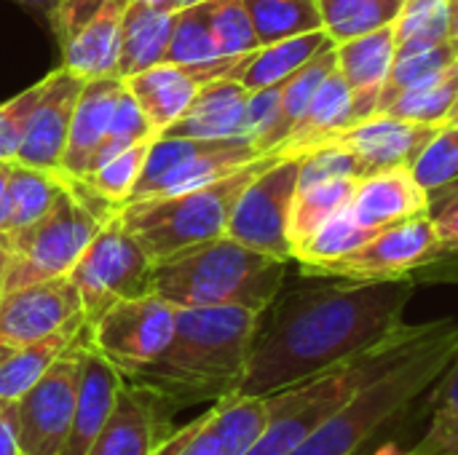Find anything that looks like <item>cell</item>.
<instances>
[{
  "instance_id": "6da1fadb",
  "label": "cell",
  "mask_w": 458,
  "mask_h": 455,
  "mask_svg": "<svg viewBox=\"0 0 458 455\" xmlns=\"http://www.w3.org/2000/svg\"><path fill=\"white\" fill-rule=\"evenodd\" d=\"M419 282L306 276L279 290L260 327L236 394L268 397L397 335Z\"/></svg>"
},
{
  "instance_id": "7a4b0ae2",
  "label": "cell",
  "mask_w": 458,
  "mask_h": 455,
  "mask_svg": "<svg viewBox=\"0 0 458 455\" xmlns=\"http://www.w3.org/2000/svg\"><path fill=\"white\" fill-rule=\"evenodd\" d=\"M258 311L177 308V324L164 354L142 370L123 375L172 402H217L236 394L260 327Z\"/></svg>"
},
{
  "instance_id": "3957f363",
  "label": "cell",
  "mask_w": 458,
  "mask_h": 455,
  "mask_svg": "<svg viewBox=\"0 0 458 455\" xmlns=\"http://www.w3.org/2000/svg\"><path fill=\"white\" fill-rule=\"evenodd\" d=\"M458 351V322H435L429 335L394 367L360 389L319 432L290 455H360L435 386Z\"/></svg>"
},
{
  "instance_id": "277c9868",
  "label": "cell",
  "mask_w": 458,
  "mask_h": 455,
  "mask_svg": "<svg viewBox=\"0 0 458 455\" xmlns=\"http://www.w3.org/2000/svg\"><path fill=\"white\" fill-rule=\"evenodd\" d=\"M287 260L255 252L228 236L153 263L150 292L174 308L236 306L263 314L287 282Z\"/></svg>"
},
{
  "instance_id": "5b68a950",
  "label": "cell",
  "mask_w": 458,
  "mask_h": 455,
  "mask_svg": "<svg viewBox=\"0 0 458 455\" xmlns=\"http://www.w3.org/2000/svg\"><path fill=\"white\" fill-rule=\"evenodd\" d=\"M427 324H405L397 335L378 343L376 349L352 357L325 373H317L301 383L266 397L268 424L260 440L247 455H290L298 451L314 432H319L360 389L394 367L408 357L432 330Z\"/></svg>"
},
{
  "instance_id": "8992f818",
  "label": "cell",
  "mask_w": 458,
  "mask_h": 455,
  "mask_svg": "<svg viewBox=\"0 0 458 455\" xmlns=\"http://www.w3.org/2000/svg\"><path fill=\"white\" fill-rule=\"evenodd\" d=\"M279 156L268 153L252 164L193 190L150 196L121 206V220L150 263H161L199 244L225 236L228 217L242 190Z\"/></svg>"
},
{
  "instance_id": "52a82bcc",
  "label": "cell",
  "mask_w": 458,
  "mask_h": 455,
  "mask_svg": "<svg viewBox=\"0 0 458 455\" xmlns=\"http://www.w3.org/2000/svg\"><path fill=\"white\" fill-rule=\"evenodd\" d=\"M115 212L121 206L102 198L91 185L62 174L56 201L38 223L13 236H0L8 252L0 292L70 276L99 225Z\"/></svg>"
},
{
  "instance_id": "ba28073f",
  "label": "cell",
  "mask_w": 458,
  "mask_h": 455,
  "mask_svg": "<svg viewBox=\"0 0 458 455\" xmlns=\"http://www.w3.org/2000/svg\"><path fill=\"white\" fill-rule=\"evenodd\" d=\"M268 156V153H266ZM260 158L258 147L247 137L231 139H193L161 134L153 139L131 201L150 196H169L193 188H204L247 164Z\"/></svg>"
},
{
  "instance_id": "9c48e42d",
  "label": "cell",
  "mask_w": 458,
  "mask_h": 455,
  "mask_svg": "<svg viewBox=\"0 0 458 455\" xmlns=\"http://www.w3.org/2000/svg\"><path fill=\"white\" fill-rule=\"evenodd\" d=\"M150 268L153 263L126 231L121 212L107 217L70 271L86 322H94L118 300L150 292Z\"/></svg>"
},
{
  "instance_id": "30bf717a",
  "label": "cell",
  "mask_w": 458,
  "mask_h": 455,
  "mask_svg": "<svg viewBox=\"0 0 458 455\" xmlns=\"http://www.w3.org/2000/svg\"><path fill=\"white\" fill-rule=\"evenodd\" d=\"M177 308L156 292L126 298L89 322V346L123 375L156 362L169 346Z\"/></svg>"
},
{
  "instance_id": "8fae6325",
  "label": "cell",
  "mask_w": 458,
  "mask_h": 455,
  "mask_svg": "<svg viewBox=\"0 0 458 455\" xmlns=\"http://www.w3.org/2000/svg\"><path fill=\"white\" fill-rule=\"evenodd\" d=\"M301 156L276 158L242 190L225 225V236L255 252L293 260L290 212L298 193Z\"/></svg>"
},
{
  "instance_id": "7c38bea8",
  "label": "cell",
  "mask_w": 458,
  "mask_h": 455,
  "mask_svg": "<svg viewBox=\"0 0 458 455\" xmlns=\"http://www.w3.org/2000/svg\"><path fill=\"white\" fill-rule=\"evenodd\" d=\"M129 0H59L46 16L56 38L62 67L83 80L115 75L121 27Z\"/></svg>"
},
{
  "instance_id": "4fadbf2b",
  "label": "cell",
  "mask_w": 458,
  "mask_h": 455,
  "mask_svg": "<svg viewBox=\"0 0 458 455\" xmlns=\"http://www.w3.org/2000/svg\"><path fill=\"white\" fill-rule=\"evenodd\" d=\"M86 330L78 341L48 367V373L13 405L19 448L27 455H59L75 408V392L81 378V362L86 351Z\"/></svg>"
},
{
  "instance_id": "5bb4252c",
  "label": "cell",
  "mask_w": 458,
  "mask_h": 455,
  "mask_svg": "<svg viewBox=\"0 0 458 455\" xmlns=\"http://www.w3.org/2000/svg\"><path fill=\"white\" fill-rule=\"evenodd\" d=\"M440 247L432 228V217H413L397 225L378 231L370 241L349 252L346 257L330 263L317 276H341V279H405L424 268L440 265Z\"/></svg>"
},
{
  "instance_id": "9a60e30c",
  "label": "cell",
  "mask_w": 458,
  "mask_h": 455,
  "mask_svg": "<svg viewBox=\"0 0 458 455\" xmlns=\"http://www.w3.org/2000/svg\"><path fill=\"white\" fill-rule=\"evenodd\" d=\"M268 424L266 397L231 394L191 424L172 429L153 455H247Z\"/></svg>"
},
{
  "instance_id": "2e32d148",
  "label": "cell",
  "mask_w": 458,
  "mask_h": 455,
  "mask_svg": "<svg viewBox=\"0 0 458 455\" xmlns=\"http://www.w3.org/2000/svg\"><path fill=\"white\" fill-rule=\"evenodd\" d=\"M86 316L70 276L0 292V354L43 341Z\"/></svg>"
},
{
  "instance_id": "e0dca14e",
  "label": "cell",
  "mask_w": 458,
  "mask_h": 455,
  "mask_svg": "<svg viewBox=\"0 0 458 455\" xmlns=\"http://www.w3.org/2000/svg\"><path fill=\"white\" fill-rule=\"evenodd\" d=\"M83 83L86 80L70 72L67 67H56L43 78V91L24 123L21 145L13 161L59 174L72 110Z\"/></svg>"
},
{
  "instance_id": "ac0fdd59",
  "label": "cell",
  "mask_w": 458,
  "mask_h": 455,
  "mask_svg": "<svg viewBox=\"0 0 458 455\" xmlns=\"http://www.w3.org/2000/svg\"><path fill=\"white\" fill-rule=\"evenodd\" d=\"M166 408L169 402L161 394L123 378L118 402L86 455H153L172 432Z\"/></svg>"
},
{
  "instance_id": "d6986e66",
  "label": "cell",
  "mask_w": 458,
  "mask_h": 455,
  "mask_svg": "<svg viewBox=\"0 0 458 455\" xmlns=\"http://www.w3.org/2000/svg\"><path fill=\"white\" fill-rule=\"evenodd\" d=\"M440 131L435 123H416L405 118H394L386 113H376L370 118H362L344 131L333 134L322 145L344 147L354 153L373 174L392 166H413L424 145ZM319 145V147H322ZM317 150V147H314Z\"/></svg>"
},
{
  "instance_id": "ffe728a7",
  "label": "cell",
  "mask_w": 458,
  "mask_h": 455,
  "mask_svg": "<svg viewBox=\"0 0 458 455\" xmlns=\"http://www.w3.org/2000/svg\"><path fill=\"white\" fill-rule=\"evenodd\" d=\"M346 209L360 225L370 231H384L389 225L432 212L429 193L419 185L411 166H392L362 177Z\"/></svg>"
},
{
  "instance_id": "44dd1931",
  "label": "cell",
  "mask_w": 458,
  "mask_h": 455,
  "mask_svg": "<svg viewBox=\"0 0 458 455\" xmlns=\"http://www.w3.org/2000/svg\"><path fill=\"white\" fill-rule=\"evenodd\" d=\"M89 338V333H86ZM123 386V373L107 362L102 354H97L89 341L81 362V378H78V392H75V408H72V421L67 440L62 445L59 455H86L94 445L97 434L107 424L118 394Z\"/></svg>"
},
{
  "instance_id": "7402d4cb",
  "label": "cell",
  "mask_w": 458,
  "mask_h": 455,
  "mask_svg": "<svg viewBox=\"0 0 458 455\" xmlns=\"http://www.w3.org/2000/svg\"><path fill=\"white\" fill-rule=\"evenodd\" d=\"M394 46H397L394 24H386L381 29H373L368 35H360L335 46L338 72L344 75L352 91L354 123L376 115L381 88L394 62Z\"/></svg>"
},
{
  "instance_id": "603a6c76",
  "label": "cell",
  "mask_w": 458,
  "mask_h": 455,
  "mask_svg": "<svg viewBox=\"0 0 458 455\" xmlns=\"http://www.w3.org/2000/svg\"><path fill=\"white\" fill-rule=\"evenodd\" d=\"M123 91V78L118 75H105V78H91L83 83L75 110H72V121H70V134H67V147L62 156V169L59 174L64 177H86L91 158L97 153V147L102 145L118 97Z\"/></svg>"
},
{
  "instance_id": "cb8c5ba5",
  "label": "cell",
  "mask_w": 458,
  "mask_h": 455,
  "mask_svg": "<svg viewBox=\"0 0 458 455\" xmlns=\"http://www.w3.org/2000/svg\"><path fill=\"white\" fill-rule=\"evenodd\" d=\"M247 99L250 88H244L233 78H220L204 83L182 113L164 134L169 137H193V139H231L247 137ZM250 139V137H247Z\"/></svg>"
},
{
  "instance_id": "d4e9b609",
  "label": "cell",
  "mask_w": 458,
  "mask_h": 455,
  "mask_svg": "<svg viewBox=\"0 0 458 455\" xmlns=\"http://www.w3.org/2000/svg\"><path fill=\"white\" fill-rule=\"evenodd\" d=\"M126 88L137 99L140 110L145 113L150 129L161 137L174 121L182 118V113L196 99L201 83L193 78V72L182 64L161 62L156 67H148L142 72L129 75Z\"/></svg>"
},
{
  "instance_id": "484cf974",
  "label": "cell",
  "mask_w": 458,
  "mask_h": 455,
  "mask_svg": "<svg viewBox=\"0 0 458 455\" xmlns=\"http://www.w3.org/2000/svg\"><path fill=\"white\" fill-rule=\"evenodd\" d=\"M352 123H354L352 91H349V86H346L344 75L338 72V64H335V70L322 80V86L317 88L306 113L301 115V121L295 123L290 137L274 150V156H279V158L306 156Z\"/></svg>"
},
{
  "instance_id": "4316f807",
  "label": "cell",
  "mask_w": 458,
  "mask_h": 455,
  "mask_svg": "<svg viewBox=\"0 0 458 455\" xmlns=\"http://www.w3.org/2000/svg\"><path fill=\"white\" fill-rule=\"evenodd\" d=\"M177 8L166 5H148V3H129L121 27V51H118V78H129L148 67L164 62L172 29H174Z\"/></svg>"
},
{
  "instance_id": "83f0119b",
  "label": "cell",
  "mask_w": 458,
  "mask_h": 455,
  "mask_svg": "<svg viewBox=\"0 0 458 455\" xmlns=\"http://www.w3.org/2000/svg\"><path fill=\"white\" fill-rule=\"evenodd\" d=\"M86 324H89L86 316H81L43 341L3 351L0 354V405L21 400L48 373V367L78 341Z\"/></svg>"
},
{
  "instance_id": "f1b7e54d",
  "label": "cell",
  "mask_w": 458,
  "mask_h": 455,
  "mask_svg": "<svg viewBox=\"0 0 458 455\" xmlns=\"http://www.w3.org/2000/svg\"><path fill=\"white\" fill-rule=\"evenodd\" d=\"M330 43L333 40L325 35V29H314V32L295 35V38H287V40H279L271 46H260L242 59V64L236 67V72L231 78L239 80L250 91L279 86Z\"/></svg>"
},
{
  "instance_id": "f546056e",
  "label": "cell",
  "mask_w": 458,
  "mask_h": 455,
  "mask_svg": "<svg viewBox=\"0 0 458 455\" xmlns=\"http://www.w3.org/2000/svg\"><path fill=\"white\" fill-rule=\"evenodd\" d=\"M338 64V54H335V46H325L314 59H309L298 72H293L284 83H282V94H279V113H276V121L271 126V131L260 139L258 150L266 156V153H274L287 137L290 131L295 129V123L301 121V115L306 113L309 102L314 99L317 88L322 86V80L335 70Z\"/></svg>"
},
{
  "instance_id": "4dcf8cb0",
  "label": "cell",
  "mask_w": 458,
  "mask_h": 455,
  "mask_svg": "<svg viewBox=\"0 0 458 455\" xmlns=\"http://www.w3.org/2000/svg\"><path fill=\"white\" fill-rule=\"evenodd\" d=\"M62 188V174L27 166L21 161H11L8 180V217L0 236H13L30 225H35L56 201Z\"/></svg>"
},
{
  "instance_id": "1f68e13d",
  "label": "cell",
  "mask_w": 458,
  "mask_h": 455,
  "mask_svg": "<svg viewBox=\"0 0 458 455\" xmlns=\"http://www.w3.org/2000/svg\"><path fill=\"white\" fill-rule=\"evenodd\" d=\"M378 231H370L365 225H360L352 212L344 206L338 209L330 220H325L295 252L293 260L301 265L303 276H317L322 268H327L330 263L346 257L349 252H354L357 247H362L365 241H370Z\"/></svg>"
},
{
  "instance_id": "d6a6232c",
  "label": "cell",
  "mask_w": 458,
  "mask_h": 455,
  "mask_svg": "<svg viewBox=\"0 0 458 455\" xmlns=\"http://www.w3.org/2000/svg\"><path fill=\"white\" fill-rule=\"evenodd\" d=\"M429 426L405 455H458V351L429 397Z\"/></svg>"
},
{
  "instance_id": "836d02e7",
  "label": "cell",
  "mask_w": 458,
  "mask_h": 455,
  "mask_svg": "<svg viewBox=\"0 0 458 455\" xmlns=\"http://www.w3.org/2000/svg\"><path fill=\"white\" fill-rule=\"evenodd\" d=\"M405 0H317L322 29L333 46L394 24Z\"/></svg>"
},
{
  "instance_id": "e575fe53",
  "label": "cell",
  "mask_w": 458,
  "mask_h": 455,
  "mask_svg": "<svg viewBox=\"0 0 458 455\" xmlns=\"http://www.w3.org/2000/svg\"><path fill=\"white\" fill-rule=\"evenodd\" d=\"M458 99V59L443 67L440 72L424 78L421 83L405 88L384 113L416 123H435L443 126L451 107Z\"/></svg>"
},
{
  "instance_id": "d590c367",
  "label": "cell",
  "mask_w": 458,
  "mask_h": 455,
  "mask_svg": "<svg viewBox=\"0 0 458 455\" xmlns=\"http://www.w3.org/2000/svg\"><path fill=\"white\" fill-rule=\"evenodd\" d=\"M360 180H322L311 185H298L293 212H290V247L293 252L338 209L349 204Z\"/></svg>"
},
{
  "instance_id": "8d00e7d4",
  "label": "cell",
  "mask_w": 458,
  "mask_h": 455,
  "mask_svg": "<svg viewBox=\"0 0 458 455\" xmlns=\"http://www.w3.org/2000/svg\"><path fill=\"white\" fill-rule=\"evenodd\" d=\"M260 46L322 29L317 0H244Z\"/></svg>"
},
{
  "instance_id": "74e56055",
  "label": "cell",
  "mask_w": 458,
  "mask_h": 455,
  "mask_svg": "<svg viewBox=\"0 0 458 455\" xmlns=\"http://www.w3.org/2000/svg\"><path fill=\"white\" fill-rule=\"evenodd\" d=\"M217 59H223V56L217 54L207 3L199 0V3L177 8L174 29H172V40H169L164 62L182 64V67H199V64L217 62Z\"/></svg>"
},
{
  "instance_id": "f35d334b",
  "label": "cell",
  "mask_w": 458,
  "mask_h": 455,
  "mask_svg": "<svg viewBox=\"0 0 458 455\" xmlns=\"http://www.w3.org/2000/svg\"><path fill=\"white\" fill-rule=\"evenodd\" d=\"M394 56L448 43V0H405L394 19Z\"/></svg>"
},
{
  "instance_id": "ab89813d",
  "label": "cell",
  "mask_w": 458,
  "mask_h": 455,
  "mask_svg": "<svg viewBox=\"0 0 458 455\" xmlns=\"http://www.w3.org/2000/svg\"><path fill=\"white\" fill-rule=\"evenodd\" d=\"M153 139H142L131 147H126L123 153L113 156L110 161H105L99 169H94L91 174L81 177L86 185H91L102 198H107L115 206H123L131 201V193L137 188V180L142 174L148 150H150Z\"/></svg>"
},
{
  "instance_id": "60d3db41",
  "label": "cell",
  "mask_w": 458,
  "mask_h": 455,
  "mask_svg": "<svg viewBox=\"0 0 458 455\" xmlns=\"http://www.w3.org/2000/svg\"><path fill=\"white\" fill-rule=\"evenodd\" d=\"M456 51L451 48V43H440L435 48H424V51H416V54H405V56H394L392 62V70L386 75V83L381 88V97H378V105H376V113H384L405 88L421 83L424 78L440 72L443 67L454 64L456 62Z\"/></svg>"
},
{
  "instance_id": "b9f144b4",
  "label": "cell",
  "mask_w": 458,
  "mask_h": 455,
  "mask_svg": "<svg viewBox=\"0 0 458 455\" xmlns=\"http://www.w3.org/2000/svg\"><path fill=\"white\" fill-rule=\"evenodd\" d=\"M158 134L150 129L145 113L140 110L137 99L131 97V91L126 88L123 83V91L118 97V105H115V113H113V121H110V129L102 139V145L97 147L94 158H91V166L86 174H91L94 169H99L105 161H110L113 156L123 153L126 147L142 142V139H156Z\"/></svg>"
},
{
  "instance_id": "7bdbcfd3",
  "label": "cell",
  "mask_w": 458,
  "mask_h": 455,
  "mask_svg": "<svg viewBox=\"0 0 458 455\" xmlns=\"http://www.w3.org/2000/svg\"><path fill=\"white\" fill-rule=\"evenodd\" d=\"M220 56H244L260 48L244 0H204Z\"/></svg>"
},
{
  "instance_id": "ee69618b",
  "label": "cell",
  "mask_w": 458,
  "mask_h": 455,
  "mask_svg": "<svg viewBox=\"0 0 458 455\" xmlns=\"http://www.w3.org/2000/svg\"><path fill=\"white\" fill-rule=\"evenodd\" d=\"M419 185L429 193L458 174V126H440L411 166Z\"/></svg>"
},
{
  "instance_id": "f6af8a7d",
  "label": "cell",
  "mask_w": 458,
  "mask_h": 455,
  "mask_svg": "<svg viewBox=\"0 0 458 455\" xmlns=\"http://www.w3.org/2000/svg\"><path fill=\"white\" fill-rule=\"evenodd\" d=\"M40 91H43V80L32 83L30 88H24L21 94H16L0 105V161L16 158V150H19L21 134H24V123L32 113Z\"/></svg>"
},
{
  "instance_id": "bcb514c9",
  "label": "cell",
  "mask_w": 458,
  "mask_h": 455,
  "mask_svg": "<svg viewBox=\"0 0 458 455\" xmlns=\"http://www.w3.org/2000/svg\"><path fill=\"white\" fill-rule=\"evenodd\" d=\"M279 94H282V83L279 86H268V88L250 91V99H247V137L255 142V147L260 145V139L271 131V126L276 121Z\"/></svg>"
},
{
  "instance_id": "7dc6e473",
  "label": "cell",
  "mask_w": 458,
  "mask_h": 455,
  "mask_svg": "<svg viewBox=\"0 0 458 455\" xmlns=\"http://www.w3.org/2000/svg\"><path fill=\"white\" fill-rule=\"evenodd\" d=\"M432 217V228L437 236V247H440V263L458 257V198L440 204L429 212Z\"/></svg>"
},
{
  "instance_id": "c3c4849f",
  "label": "cell",
  "mask_w": 458,
  "mask_h": 455,
  "mask_svg": "<svg viewBox=\"0 0 458 455\" xmlns=\"http://www.w3.org/2000/svg\"><path fill=\"white\" fill-rule=\"evenodd\" d=\"M19 434H16V418H13V405L3 402L0 405V455H19Z\"/></svg>"
},
{
  "instance_id": "681fc988",
  "label": "cell",
  "mask_w": 458,
  "mask_h": 455,
  "mask_svg": "<svg viewBox=\"0 0 458 455\" xmlns=\"http://www.w3.org/2000/svg\"><path fill=\"white\" fill-rule=\"evenodd\" d=\"M8 180H11V161H0V233L8 217Z\"/></svg>"
},
{
  "instance_id": "f907efd6",
  "label": "cell",
  "mask_w": 458,
  "mask_h": 455,
  "mask_svg": "<svg viewBox=\"0 0 458 455\" xmlns=\"http://www.w3.org/2000/svg\"><path fill=\"white\" fill-rule=\"evenodd\" d=\"M454 198H458V174L451 182H445V185L429 190V206H432V209L440 206V204H448V201H454Z\"/></svg>"
},
{
  "instance_id": "816d5d0a",
  "label": "cell",
  "mask_w": 458,
  "mask_h": 455,
  "mask_svg": "<svg viewBox=\"0 0 458 455\" xmlns=\"http://www.w3.org/2000/svg\"><path fill=\"white\" fill-rule=\"evenodd\" d=\"M448 43L458 56V0H448Z\"/></svg>"
},
{
  "instance_id": "f5cc1de1",
  "label": "cell",
  "mask_w": 458,
  "mask_h": 455,
  "mask_svg": "<svg viewBox=\"0 0 458 455\" xmlns=\"http://www.w3.org/2000/svg\"><path fill=\"white\" fill-rule=\"evenodd\" d=\"M11 3H19V5H27V8H38V11H48L54 3L59 0H11Z\"/></svg>"
},
{
  "instance_id": "db71d44e",
  "label": "cell",
  "mask_w": 458,
  "mask_h": 455,
  "mask_svg": "<svg viewBox=\"0 0 458 455\" xmlns=\"http://www.w3.org/2000/svg\"><path fill=\"white\" fill-rule=\"evenodd\" d=\"M129 3H148V5H166V8H182V0H129Z\"/></svg>"
},
{
  "instance_id": "11a10c76",
  "label": "cell",
  "mask_w": 458,
  "mask_h": 455,
  "mask_svg": "<svg viewBox=\"0 0 458 455\" xmlns=\"http://www.w3.org/2000/svg\"><path fill=\"white\" fill-rule=\"evenodd\" d=\"M445 126H458V99H456V105L451 107L448 118H445Z\"/></svg>"
},
{
  "instance_id": "9f6ffc18",
  "label": "cell",
  "mask_w": 458,
  "mask_h": 455,
  "mask_svg": "<svg viewBox=\"0 0 458 455\" xmlns=\"http://www.w3.org/2000/svg\"><path fill=\"white\" fill-rule=\"evenodd\" d=\"M5 265H8V252H5V247L0 244V282H3V274H5Z\"/></svg>"
},
{
  "instance_id": "6f0895ef",
  "label": "cell",
  "mask_w": 458,
  "mask_h": 455,
  "mask_svg": "<svg viewBox=\"0 0 458 455\" xmlns=\"http://www.w3.org/2000/svg\"><path fill=\"white\" fill-rule=\"evenodd\" d=\"M191 3H199V0H182V5H191Z\"/></svg>"
},
{
  "instance_id": "680465c9",
  "label": "cell",
  "mask_w": 458,
  "mask_h": 455,
  "mask_svg": "<svg viewBox=\"0 0 458 455\" xmlns=\"http://www.w3.org/2000/svg\"><path fill=\"white\" fill-rule=\"evenodd\" d=\"M19 455H27V453H19Z\"/></svg>"
}]
</instances>
